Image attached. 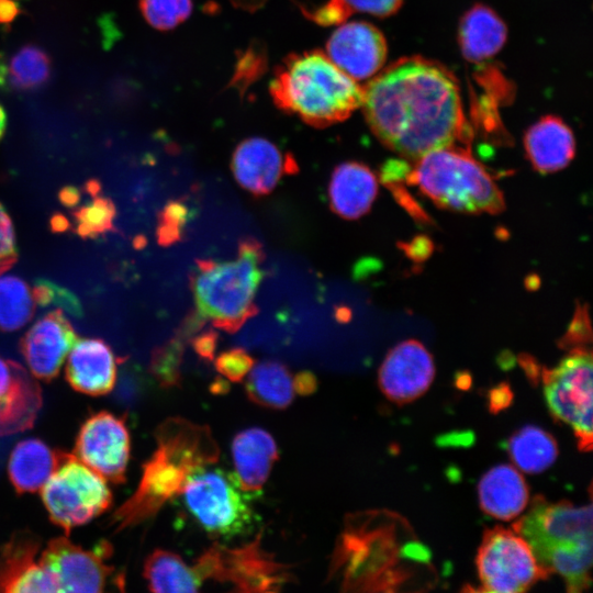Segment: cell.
<instances>
[{
    "label": "cell",
    "mask_w": 593,
    "mask_h": 593,
    "mask_svg": "<svg viewBox=\"0 0 593 593\" xmlns=\"http://www.w3.org/2000/svg\"><path fill=\"white\" fill-rule=\"evenodd\" d=\"M564 339V345H572L574 347H582V344L590 342L591 333L589 326V318L585 311H579L572 322Z\"/></svg>",
    "instance_id": "cell-40"
},
{
    "label": "cell",
    "mask_w": 593,
    "mask_h": 593,
    "mask_svg": "<svg viewBox=\"0 0 593 593\" xmlns=\"http://www.w3.org/2000/svg\"><path fill=\"white\" fill-rule=\"evenodd\" d=\"M130 454L131 437L124 417L101 411L81 425L74 455L107 481H125Z\"/></svg>",
    "instance_id": "cell-13"
},
{
    "label": "cell",
    "mask_w": 593,
    "mask_h": 593,
    "mask_svg": "<svg viewBox=\"0 0 593 593\" xmlns=\"http://www.w3.org/2000/svg\"><path fill=\"white\" fill-rule=\"evenodd\" d=\"M112 546L101 540L87 549L66 536L51 539L40 553V561L56 581L58 592L97 593L121 590L123 575L109 563Z\"/></svg>",
    "instance_id": "cell-12"
},
{
    "label": "cell",
    "mask_w": 593,
    "mask_h": 593,
    "mask_svg": "<svg viewBox=\"0 0 593 593\" xmlns=\"http://www.w3.org/2000/svg\"><path fill=\"white\" fill-rule=\"evenodd\" d=\"M377 193V178L363 164L343 163L331 176L329 206L342 217L355 220L365 215L370 210Z\"/></svg>",
    "instance_id": "cell-22"
},
{
    "label": "cell",
    "mask_w": 593,
    "mask_h": 593,
    "mask_svg": "<svg viewBox=\"0 0 593 593\" xmlns=\"http://www.w3.org/2000/svg\"><path fill=\"white\" fill-rule=\"evenodd\" d=\"M58 197L65 206L74 208L79 203L81 193L77 188L68 186L59 191Z\"/></svg>",
    "instance_id": "cell-43"
},
{
    "label": "cell",
    "mask_w": 593,
    "mask_h": 593,
    "mask_svg": "<svg viewBox=\"0 0 593 593\" xmlns=\"http://www.w3.org/2000/svg\"><path fill=\"white\" fill-rule=\"evenodd\" d=\"M293 388L300 395L312 394L317 389L316 377L310 371H301L293 377Z\"/></svg>",
    "instance_id": "cell-42"
},
{
    "label": "cell",
    "mask_w": 593,
    "mask_h": 593,
    "mask_svg": "<svg viewBox=\"0 0 593 593\" xmlns=\"http://www.w3.org/2000/svg\"><path fill=\"white\" fill-rule=\"evenodd\" d=\"M269 90L280 110L314 127L346 120L363 101V89L320 51L288 56Z\"/></svg>",
    "instance_id": "cell-4"
},
{
    "label": "cell",
    "mask_w": 593,
    "mask_h": 593,
    "mask_svg": "<svg viewBox=\"0 0 593 593\" xmlns=\"http://www.w3.org/2000/svg\"><path fill=\"white\" fill-rule=\"evenodd\" d=\"M295 163L284 157L270 141L249 137L242 141L232 156V171L239 186L256 194L275 189L283 174L294 171Z\"/></svg>",
    "instance_id": "cell-19"
},
{
    "label": "cell",
    "mask_w": 593,
    "mask_h": 593,
    "mask_svg": "<svg viewBox=\"0 0 593 593\" xmlns=\"http://www.w3.org/2000/svg\"><path fill=\"white\" fill-rule=\"evenodd\" d=\"M217 334L213 329L205 331L192 339V347L201 358L213 360L216 349Z\"/></svg>",
    "instance_id": "cell-41"
},
{
    "label": "cell",
    "mask_w": 593,
    "mask_h": 593,
    "mask_svg": "<svg viewBox=\"0 0 593 593\" xmlns=\"http://www.w3.org/2000/svg\"><path fill=\"white\" fill-rule=\"evenodd\" d=\"M483 512L501 521L517 517L527 506L528 486L516 467L497 465L483 474L478 485Z\"/></svg>",
    "instance_id": "cell-24"
},
{
    "label": "cell",
    "mask_w": 593,
    "mask_h": 593,
    "mask_svg": "<svg viewBox=\"0 0 593 593\" xmlns=\"http://www.w3.org/2000/svg\"><path fill=\"white\" fill-rule=\"evenodd\" d=\"M154 437L156 448L143 463L135 492L112 517L116 530L154 517L166 503L181 495L191 474L220 458L219 444L205 424L168 417L156 427Z\"/></svg>",
    "instance_id": "cell-2"
},
{
    "label": "cell",
    "mask_w": 593,
    "mask_h": 593,
    "mask_svg": "<svg viewBox=\"0 0 593 593\" xmlns=\"http://www.w3.org/2000/svg\"><path fill=\"white\" fill-rule=\"evenodd\" d=\"M76 340V332L61 310L41 317L21 340V351L32 376L43 381L54 379Z\"/></svg>",
    "instance_id": "cell-16"
},
{
    "label": "cell",
    "mask_w": 593,
    "mask_h": 593,
    "mask_svg": "<svg viewBox=\"0 0 593 593\" xmlns=\"http://www.w3.org/2000/svg\"><path fill=\"white\" fill-rule=\"evenodd\" d=\"M524 145L533 167L541 174L563 169L575 152L573 133L559 118L551 115L528 128Z\"/></svg>",
    "instance_id": "cell-23"
},
{
    "label": "cell",
    "mask_w": 593,
    "mask_h": 593,
    "mask_svg": "<svg viewBox=\"0 0 593 593\" xmlns=\"http://www.w3.org/2000/svg\"><path fill=\"white\" fill-rule=\"evenodd\" d=\"M7 125V114L3 107L0 104V138L2 137Z\"/></svg>",
    "instance_id": "cell-46"
},
{
    "label": "cell",
    "mask_w": 593,
    "mask_h": 593,
    "mask_svg": "<svg viewBox=\"0 0 593 593\" xmlns=\"http://www.w3.org/2000/svg\"><path fill=\"white\" fill-rule=\"evenodd\" d=\"M513 529L528 542L542 570L548 575L559 574L569 592L590 586L592 504L550 503L537 495Z\"/></svg>",
    "instance_id": "cell-3"
},
{
    "label": "cell",
    "mask_w": 593,
    "mask_h": 593,
    "mask_svg": "<svg viewBox=\"0 0 593 593\" xmlns=\"http://www.w3.org/2000/svg\"><path fill=\"white\" fill-rule=\"evenodd\" d=\"M435 377L432 355L423 344L407 339L393 347L382 361L378 381L392 402L404 404L423 395Z\"/></svg>",
    "instance_id": "cell-14"
},
{
    "label": "cell",
    "mask_w": 593,
    "mask_h": 593,
    "mask_svg": "<svg viewBox=\"0 0 593 593\" xmlns=\"http://www.w3.org/2000/svg\"><path fill=\"white\" fill-rule=\"evenodd\" d=\"M41 541L27 530L15 532L0 549V592H58L49 571L40 561Z\"/></svg>",
    "instance_id": "cell-17"
},
{
    "label": "cell",
    "mask_w": 593,
    "mask_h": 593,
    "mask_svg": "<svg viewBox=\"0 0 593 593\" xmlns=\"http://www.w3.org/2000/svg\"><path fill=\"white\" fill-rule=\"evenodd\" d=\"M407 180L443 209L496 214L505 208L503 193L490 174L456 144L417 158Z\"/></svg>",
    "instance_id": "cell-6"
},
{
    "label": "cell",
    "mask_w": 593,
    "mask_h": 593,
    "mask_svg": "<svg viewBox=\"0 0 593 593\" xmlns=\"http://www.w3.org/2000/svg\"><path fill=\"white\" fill-rule=\"evenodd\" d=\"M245 391L253 403L270 410L287 409L295 393L289 368L278 360L254 365L246 376Z\"/></svg>",
    "instance_id": "cell-27"
},
{
    "label": "cell",
    "mask_w": 593,
    "mask_h": 593,
    "mask_svg": "<svg viewBox=\"0 0 593 593\" xmlns=\"http://www.w3.org/2000/svg\"><path fill=\"white\" fill-rule=\"evenodd\" d=\"M254 365V358L238 347L221 353L215 359L216 370L231 382H242Z\"/></svg>",
    "instance_id": "cell-38"
},
{
    "label": "cell",
    "mask_w": 593,
    "mask_h": 593,
    "mask_svg": "<svg viewBox=\"0 0 593 593\" xmlns=\"http://www.w3.org/2000/svg\"><path fill=\"white\" fill-rule=\"evenodd\" d=\"M41 490L49 519L67 533L91 522L112 503L107 480L68 452Z\"/></svg>",
    "instance_id": "cell-9"
},
{
    "label": "cell",
    "mask_w": 593,
    "mask_h": 593,
    "mask_svg": "<svg viewBox=\"0 0 593 593\" xmlns=\"http://www.w3.org/2000/svg\"><path fill=\"white\" fill-rule=\"evenodd\" d=\"M507 450L517 469L526 473L547 470L558 457L555 438L540 427L528 425L507 441Z\"/></svg>",
    "instance_id": "cell-30"
},
{
    "label": "cell",
    "mask_w": 593,
    "mask_h": 593,
    "mask_svg": "<svg viewBox=\"0 0 593 593\" xmlns=\"http://www.w3.org/2000/svg\"><path fill=\"white\" fill-rule=\"evenodd\" d=\"M33 292L21 278L0 275V331L12 332L24 326L35 311Z\"/></svg>",
    "instance_id": "cell-31"
},
{
    "label": "cell",
    "mask_w": 593,
    "mask_h": 593,
    "mask_svg": "<svg viewBox=\"0 0 593 593\" xmlns=\"http://www.w3.org/2000/svg\"><path fill=\"white\" fill-rule=\"evenodd\" d=\"M506 26L490 8L477 4L461 19L459 43L462 55L472 63L493 57L506 41Z\"/></svg>",
    "instance_id": "cell-26"
},
{
    "label": "cell",
    "mask_w": 593,
    "mask_h": 593,
    "mask_svg": "<svg viewBox=\"0 0 593 593\" xmlns=\"http://www.w3.org/2000/svg\"><path fill=\"white\" fill-rule=\"evenodd\" d=\"M264 258L260 243L249 237L239 243L234 260H198L191 278L197 312L219 329L237 332L258 313L255 296Z\"/></svg>",
    "instance_id": "cell-5"
},
{
    "label": "cell",
    "mask_w": 593,
    "mask_h": 593,
    "mask_svg": "<svg viewBox=\"0 0 593 593\" xmlns=\"http://www.w3.org/2000/svg\"><path fill=\"white\" fill-rule=\"evenodd\" d=\"M278 456L277 443L267 430L249 427L238 432L232 441V458L239 486L253 493L261 490Z\"/></svg>",
    "instance_id": "cell-21"
},
{
    "label": "cell",
    "mask_w": 593,
    "mask_h": 593,
    "mask_svg": "<svg viewBox=\"0 0 593 593\" xmlns=\"http://www.w3.org/2000/svg\"><path fill=\"white\" fill-rule=\"evenodd\" d=\"M483 591L517 593L529 589L548 574L539 566L528 542L514 529H488L477 556Z\"/></svg>",
    "instance_id": "cell-11"
},
{
    "label": "cell",
    "mask_w": 593,
    "mask_h": 593,
    "mask_svg": "<svg viewBox=\"0 0 593 593\" xmlns=\"http://www.w3.org/2000/svg\"><path fill=\"white\" fill-rule=\"evenodd\" d=\"M387 51L380 30L362 21L340 25L326 43L327 57L354 80L377 74L385 61Z\"/></svg>",
    "instance_id": "cell-15"
},
{
    "label": "cell",
    "mask_w": 593,
    "mask_h": 593,
    "mask_svg": "<svg viewBox=\"0 0 593 593\" xmlns=\"http://www.w3.org/2000/svg\"><path fill=\"white\" fill-rule=\"evenodd\" d=\"M191 335L183 328L164 346L153 351L150 372L161 387H178L181 382V362L184 342Z\"/></svg>",
    "instance_id": "cell-34"
},
{
    "label": "cell",
    "mask_w": 593,
    "mask_h": 593,
    "mask_svg": "<svg viewBox=\"0 0 593 593\" xmlns=\"http://www.w3.org/2000/svg\"><path fill=\"white\" fill-rule=\"evenodd\" d=\"M401 4L402 0H326L312 10L302 11L321 25H332L344 22L356 12L388 16L395 13Z\"/></svg>",
    "instance_id": "cell-32"
},
{
    "label": "cell",
    "mask_w": 593,
    "mask_h": 593,
    "mask_svg": "<svg viewBox=\"0 0 593 593\" xmlns=\"http://www.w3.org/2000/svg\"><path fill=\"white\" fill-rule=\"evenodd\" d=\"M262 537L259 530L250 541L235 547L214 541L197 557L192 567L203 581L227 584L234 592L281 591L294 581L292 566L269 552Z\"/></svg>",
    "instance_id": "cell-7"
},
{
    "label": "cell",
    "mask_w": 593,
    "mask_h": 593,
    "mask_svg": "<svg viewBox=\"0 0 593 593\" xmlns=\"http://www.w3.org/2000/svg\"><path fill=\"white\" fill-rule=\"evenodd\" d=\"M225 382L226 381L219 380L217 382L214 383V387L212 388V391H214L215 393L224 392L225 384H226Z\"/></svg>",
    "instance_id": "cell-47"
},
{
    "label": "cell",
    "mask_w": 593,
    "mask_h": 593,
    "mask_svg": "<svg viewBox=\"0 0 593 593\" xmlns=\"http://www.w3.org/2000/svg\"><path fill=\"white\" fill-rule=\"evenodd\" d=\"M43 404L38 383L20 363L0 357V436L31 428Z\"/></svg>",
    "instance_id": "cell-18"
},
{
    "label": "cell",
    "mask_w": 593,
    "mask_h": 593,
    "mask_svg": "<svg viewBox=\"0 0 593 593\" xmlns=\"http://www.w3.org/2000/svg\"><path fill=\"white\" fill-rule=\"evenodd\" d=\"M63 455L64 451L53 450L37 438L19 441L8 462V474L16 492L41 490L60 463Z\"/></svg>",
    "instance_id": "cell-25"
},
{
    "label": "cell",
    "mask_w": 593,
    "mask_h": 593,
    "mask_svg": "<svg viewBox=\"0 0 593 593\" xmlns=\"http://www.w3.org/2000/svg\"><path fill=\"white\" fill-rule=\"evenodd\" d=\"M208 468L198 470L187 481L181 493L187 510L214 538L246 535L257 521L251 503L254 493L244 491L234 473Z\"/></svg>",
    "instance_id": "cell-8"
},
{
    "label": "cell",
    "mask_w": 593,
    "mask_h": 593,
    "mask_svg": "<svg viewBox=\"0 0 593 593\" xmlns=\"http://www.w3.org/2000/svg\"><path fill=\"white\" fill-rule=\"evenodd\" d=\"M52 71L48 54L34 44H26L9 57L0 58V89L25 92L44 86Z\"/></svg>",
    "instance_id": "cell-28"
},
{
    "label": "cell",
    "mask_w": 593,
    "mask_h": 593,
    "mask_svg": "<svg viewBox=\"0 0 593 593\" xmlns=\"http://www.w3.org/2000/svg\"><path fill=\"white\" fill-rule=\"evenodd\" d=\"M188 213V208L179 201H170L163 208L157 226L160 245L168 246L180 239Z\"/></svg>",
    "instance_id": "cell-37"
},
{
    "label": "cell",
    "mask_w": 593,
    "mask_h": 593,
    "mask_svg": "<svg viewBox=\"0 0 593 593\" xmlns=\"http://www.w3.org/2000/svg\"><path fill=\"white\" fill-rule=\"evenodd\" d=\"M592 353L574 347L559 365L542 371L546 402L558 421L569 425L582 451L592 449Z\"/></svg>",
    "instance_id": "cell-10"
},
{
    "label": "cell",
    "mask_w": 593,
    "mask_h": 593,
    "mask_svg": "<svg viewBox=\"0 0 593 593\" xmlns=\"http://www.w3.org/2000/svg\"><path fill=\"white\" fill-rule=\"evenodd\" d=\"M192 7V0H139L146 22L159 31H170L184 22Z\"/></svg>",
    "instance_id": "cell-35"
},
{
    "label": "cell",
    "mask_w": 593,
    "mask_h": 593,
    "mask_svg": "<svg viewBox=\"0 0 593 593\" xmlns=\"http://www.w3.org/2000/svg\"><path fill=\"white\" fill-rule=\"evenodd\" d=\"M51 226L54 232H64L68 228L69 224L64 215L56 214L51 220Z\"/></svg>",
    "instance_id": "cell-45"
},
{
    "label": "cell",
    "mask_w": 593,
    "mask_h": 593,
    "mask_svg": "<svg viewBox=\"0 0 593 593\" xmlns=\"http://www.w3.org/2000/svg\"><path fill=\"white\" fill-rule=\"evenodd\" d=\"M67 357L66 379L74 390L97 396L113 389L119 359L102 339L76 340Z\"/></svg>",
    "instance_id": "cell-20"
},
{
    "label": "cell",
    "mask_w": 593,
    "mask_h": 593,
    "mask_svg": "<svg viewBox=\"0 0 593 593\" xmlns=\"http://www.w3.org/2000/svg\"><path fill=\"white\" fill-rule=\"evenodd\" d=\"M367 123L382 144L406 159L465 142L458 83L423 58L396 61L363 89Z\"/></svg>",
    "instance_id": "cell-1"
},
{
    "label": "cell",
    "mask_w": 593,
    "mask_h": 593,
    "mask_svg": "<svg viewBox=\"0 0 593 593\" xmlns=\"http://www.w3.org/2000/svg\"><path fill=\"white\" fill-rule=\"evenodd\" d=\"M18 258L12 221L0 203V275L4 273Z\"/></svg>",
    "instance_id": "cell-39"
},
{
    "label": "cell",
    "mask_w": 593,
    "mask_h": 593,
    "mask_svg": "<svg viewBox=\"0 0 593 593\" xmlns=\"http://www.w3.org/2000/svg\"><path fill=\"white\" fill-rule=\"evenodd\" d=\"M35 303L41 306L58 305L75 316L82 315V307L78 298L68 289L49 280L38 279L32 290Z\"/></svg>",
    "instance_id": "cell-36"
},
{
    "label": "cell",
    "mask_w": 593,
    "mask_h": 593,
    "mask_svg": "<svg viewBox=\"0 0 593 593\" xmlns=\"http://www.w3.org/2000/svg\"><path fill=\"white\" fill-rule=\"evenodd\" d=\"M100 192L90 194L91 200L72 213L75 232L83 238H96L114 230L115 206Z\"/></svg>",
    "instance_id": "cell-33"
},
{
    "label": "cell",
    "mask_w": 593,
    "mask_h": 593,
    "mask_svg": "<svg viewBox=\"0 0 593 593\" xmlns=\"http://www.w3.org/2000/svg\"><path fill=\"white\" fill-rule=\"evenodd\" d=\"M20 12L16 3L10 0H0V22H11Z\"/></svg>",
    "instance_id": "cell-44"
},
{
    "label": "cell",
    "mask_w": 593,
    "mask_h": 593,
    "mask_svg": "<svg viewBox=\"0 0 593 593\" xmlns=\"http://www.w3.org/2000/svg\"><path fill=\"white\" fill-rule=\"evenodd\" d=\"M143 577L152 592H198L203 580L176 552L155 549L145 559Z\"/></svg>",
    "instance_id": "cell-29"
}]
</instances>
